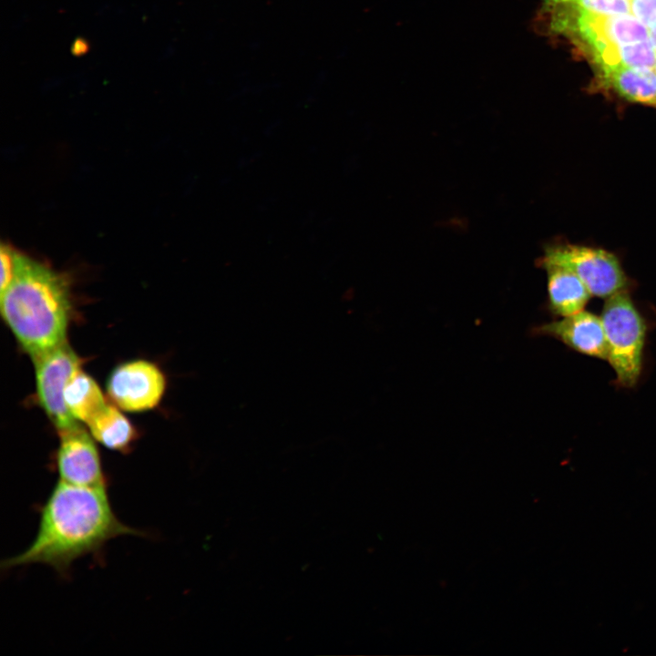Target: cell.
<instances>
[{
	"instance_id": "4",
	"label": "cell",
	"mask_w": 656,
	"mask_h": 656,
	"mask_svg": "<svg viewBox=\"0 0 656 656\" xmlns=\"http://www.w3.org/2000/svg\"><path fill=\"white\" fill-rule=\"evenodd\" d=\"M541 264L562 266L574 272L592 296L608 298L625 290L626 275L617 257L602 249L564 244L546 250Z\"/></svg>"
},
{
	"instance_id": "10",
	"label": "cell",
	"mask_w": 656,
	"mask_h": 656,
	"mask_svg": "<svg viewBox=\"0 0 656 656\" xmlns=\"http://www.w3.org/2000/svg\"><path fill=\"white\" fill-rule=\"evenodd\" d=\"M603 83L630 102L656 107L654 68L613 67L598 69Z\"/></svg>"
},
{
	"instance_id": "7",
	"label": "cell",
	"mask_w": 656,
	"mask_h": 656,
	"mask_svg": "<svg viewBox=\"0 0 656 656\" xmlns=\"http://www.w3.org/2000/svg\"><path fill=\"white\" fill-rule=\"evenodd\" d=\"M58 434L56 468L59 481L81 487H108L93 436L79 425Z\"/></svg>"
},
{
	"instance_id": "8",
	"label": "cell",
	"mask_w": 656,
	"mask_h": 656,
	"mask_svg": "<svg viewBox=\"0 0 656 656\" xmlns=\"http://www.w3.org/2000/svg\"><path fill=\"white\" fill-rule=\"evenodd\" d=\"M580 354L607 360V343L600 316L587 311L561 317L538 328Z\"/></svg>"
},
{
	"instance_id": "5",
	"label": "cell",
	"mask_w": 656,
	"mask_h": 656,
	"mask_svg": "<svg viewBox=\"0 0 656 656\" xmlns=\"http://www.w3.org/2000/svg\"><path fill=\"white\" fill-rule=\"evenodd\" d=\"M38 402L58 433L71 429L78 421L67 407L64 393L71 377L80 370V360L67 341L35 358Z\"/></svg>"
},
{
	"instance_id": "2",
	"label": "cell",
	"mask_w": 656,
	"mask_h": 656,
	"mask_svg": "<svg viewBox=\"0 0 656 656\" xmlns=\"http://www.w3.org/2000/svg\"><path fill=\"white\" fill-rule=\"evenodd\" d=\"M13 273L1 291L0 309L21 347L35 358L66 342L71 303L66 279L11 251Z\"/></svg>"
},
{
	"instance_id": "18",
	"label": "cell",
	"mask_w": 656,
	"mask_h": 656,
	"mask_svg": "<svg viewBox=\"0 0 656 656\" xmlns=\"http://www.w3.org/2000/svg\"><path fill=\"white\" fill-rule=\"evenodd\" d=\"M654 70H655V72H656V62H655V66H654Z\"/></svg>"
},
{
	"instance_id": "11",
	"label": "cell",
	"mask_w": 656,
	"mask_h": 656,
	"mask_svg": "<svg viewBox=\"0 0 656 656\" xmlns=\"http://www.w3.org/2000/svg\"><path fill=\"white\" fill-rule=\"evenodd\" d=\"M87 425L94 439L114 451H128L136 437L128 419L118 408L108 403Z\"/></svg>"
},
{
	"instance_id": "17",
	"label": "cell",
	"mask_w": 656,
	"mask_h": 656,
	"mask_svg": "<svg viewBox=\"0 0 656 656\" xmlns=\"http://www.w3.org/2000/svg\"><path fill=\"white\" fill-rule=\"evenodd\" d=\"M649 32H650V40L651 41L653 46L656 49V26L650 28Z\"/></svg>"
},
{
	"instance_id": "12",
	"label": "cell",
	"mask_w": 656,
	"mask_h": 656,
	"mask_svg": "<svg viewBox=\"0 0 656 656\" xmlns=\"http://www.w3.org/2000/svg\"><path fill=\"white\" fill-rule=\"evenodd\" d=\"M64 399L71 415L86 425L108 404L97 382L81 369L67 383Z\"/></svg>"
},
{
	"instance_id": "1",
	"label": "cell",
	"mask_w": 656,
	"mask_h": 656,
	"mask_svg": "<svg viewBox=\"0 0 656 656\" xmlns=\"http://www.w3.org/2000/svg\"><path fill=\"white\" fill-rule=\"evenodd\" d=\"M107 489L58 480L39 509L34 540L22 553L5 559L2 569L44 564L66 578L77 559L100 555L109 540L143 535L118 519Z\"/></svg>"
},
{
	"instance_id": "13",
	"label": "cell",
	"mask_w": 656,
	"mask_h": 656,
	"mask_svg": "<svg viewBox=\"0 0 656 656\" xmlns=\"http://www.w3.org/2000/svg\"><path fill=\"white\" fill-rule=\"evenodd\" d=\"M617 55L620 67L632 68H654L656 62V49L649 39L619 45Z\"/></svg>"
},
{
	"instance_id": "9",
	"label": "cell",
	"mask_w": 656,
	"mask_h": 656,
	"mask_svg": "<svg viewBox=\"0 0 656 656\" xmlns=\"http://www.w3.org/2000/svg\"><path fill=\"white\" fill-rule=\"evenodd\" d=\"M548 276L549 307L560 317L584 310L592 296L583 282L571 271L555 264H542Z\"/></svg>"
},
{
	"instance_id": "6",
	"label": "cell",
	"mask_w": 656,
	"mask_h": 656,
	"mask_svg": "<svg viewBox=\"0 0 656 656\" xmlns=\"http://www.w3.org/2000/svg\"><path fill=\"white\" fill-rule=\"evenodd\" d=\"M166 389V378L155 364L132 360L118 365L107 381L110 400L121 410L144 412L156 407Z\"/></svg>"
},
{
	"instance_id": "16",
	"label": "cell",
	"mask_w": 656,
	"mask_h": 656,
	"mask_svg": "<svg viewBox=\"0 0 656 656\" xmlns=\"http://www.w3.org/2000/svg\"><path fill=\"white\" fill-rule=\"evenodd\" d=\"M12 249L2 245L1 246V288L0 292L3 291L10 282L13 273V261H12Z\"/></svg>"
},
{
	"instance_id": "14",
	"label": "cell",
	"mask_w": 656,
	"mask_h": 656,
	"mask_svg": "<svg viewBox=\"0 0 656 656\" xmlns=\"http://www.w3.org/2000/svg\"><path fill=\"white\" fill-rule=\"evenodd\" d=\"M543 5H569L600 15L630 14L629 0H541Z\"/></svg>"
},
{
	"instance_id": "3",
	"label": "cell",
	"mask_w": 656,
	"mask_h": 656,
	"mask_svg": "<svg viewBox=\"0 0 656 656\" xmlns=\"http://www.w3.org/2000/svg\"><path fill=\"white\" fill-rule=\"evenodd\" d=\"M600 319L603 324L607 361L620 384L631 387L639 380L646 325L625 290L606 298Z\"/></svg>"
},
{
	"instance_id": "15",
	"label": "cell",
	"mask_w": 656,
	"mask_h": 656,
	"mask_svg": "<svg viewBox=\"0 0 656 656\" xmlns=\"http://www.w3.org/2000/svg\"><path fill=\"white\" fill-rule=\"evenodd\" d=\"M630 14L649 29L656 26V0H629Z\"/></svg>"
}]
</instances>
